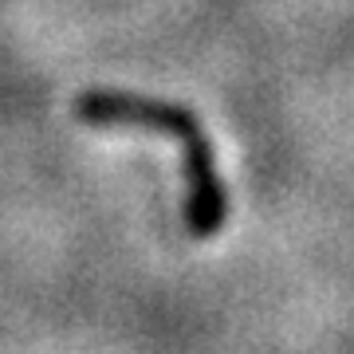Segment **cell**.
Returning <instances> with one entry per match:
<instances>
[{
	"mask_svg": "<svg viewBox=\"0 0 354 354\" xmlns=\"http://www.w3.org/2000/svg\"><path fill=\"white\" fill-rule=\"evenodd\" d=\"M79 122L95 130H150L165 134L181 146V174H185V232L193 241H213L225 228L228 216V189L216 169L213 138L197 114L185 102L138 95V91H114V87H91L75 95L71 102Z\"/></svg>",
	"mask_w": 354,
	"mask_h": 354,
	"instance_id": "1",
	"label": "cell"
}]
</instances>
